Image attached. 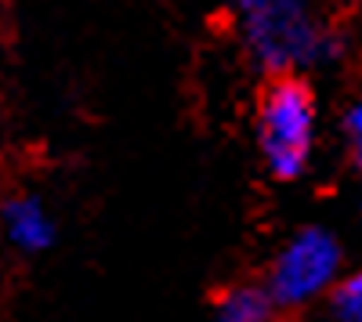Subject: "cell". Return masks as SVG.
<instances>
[{
  "label": "cell",
  "mask_w": 362,
  "mask_h": 322,
  "mask_svg": "<svg viewBox=\"0 0 362 322\" xmlns=\"http://www.w3.org/2000/svg\"><path fill=\"white\" fill-rule=\"evenodd\" d=\"M232 15L254 66L272 76L334 66L348 47L319 0H232Z\"/></svg>",
  "instance_id": "1"
},
{
  "label": "cell",
  "mask_w": 362,
  "mask_h": 322,
  "mask_svg": "<svg viewBox=\"0 0 362 322\" xmlns=\"http://www.w3.org/2000/svg\"><path fill=\"white\" fill-rule=\"evenodd\" d=\"M319 102L300 73H276L257 95L254 138L264 170L276 181L305 178L315 156Z\"/></svg>",
  "instance_id": "2"
},
{
  "label": "cell",
  "mask_w": 362,
  "mask_h": 322,
  "mask_svg": "<svg viewBox=\"0 0 362 322\" xmlns=\"http://www.w3.org/2000/svg\"><path fill=\"white\" fill-rule=\"evenodd\" d=\"M341 268H344L341 239L329 228L308 225V228H297L279 246V254L272 257L264 286H268L272 301H276V308L293 315V311H305L326 301Z\"/></svg>",
  "instance_id": "3"
},
{
  "label": "cell",
  "mask_w": 362,
  "mask_h": 322,
  "mask_svg": "<svg viewBox=\"0 0 362 322\" xmlns=\"http://www.w3.org/2000/svg\"><path fill=\"white\" fill-rule=\"evenodd\" d=\"M0 232L11 243V250L37 257L47 254L58 239V221L51 214V207L44 203V196L37 192H15L4 199L0 207Z\"/></svg>",
  "instance_id": "4"
},
{
  "label": "cell",
  "mask_w": 362,
  "mask_h": 322,
  "mask_svg": "<svg viewBox=\"0 0 362 322\" xmlns=\"http://www.w3.org/2000/svg\"><path fill=\"white\" fill-rule=\"evenodd\" d=\"M214 315L225 322H272L279 308L264 282H235L214 297Z\"/></svg>",
  "instance_id": "5"
},
{
  "label": "cell",
  "mask_w": 362,
  "mask_h": 322,
  "mask_svg": "<svg viewBox=\"0 0 362 322\" xmlns=\"http://www.w3.org/2000/svg\"><path fill=\"white\" fill-rule=\"evenodd\" d=\"M326 308L341 322H362V268L351 275H337L326 294Z\"/></svg>",
  "instance_id": "6"
},
{
  "label": "cell",
  "mask_w": 362,
  "mask_h": 322,
  "mask_svg": "<svg viewBox=\"0 0 362 322\" xmlns=\"http://www.w3.org/2000/svg\"><path fill=\"white\" fill-rule=\"evenodd\" d=\"M341 131H344V141H348L351 163H355V167L362 170V98L348 105V112H344V124H341Z\"/></svg>",
  "instance_id": "7"
}]
</instances>
